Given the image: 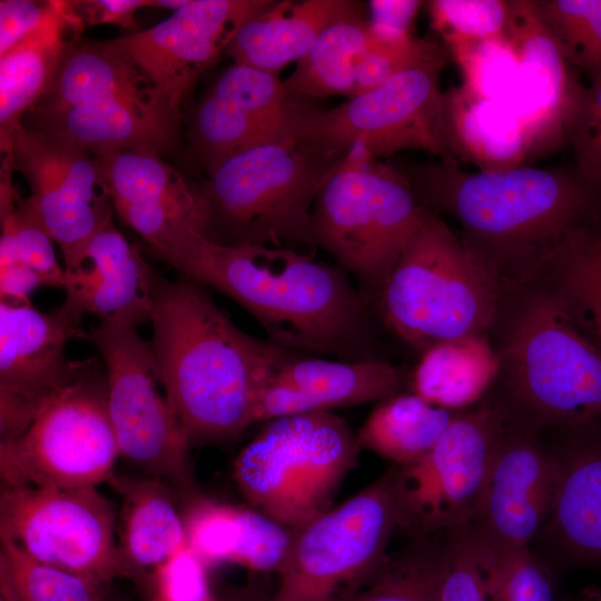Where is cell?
<instances>
[{
	"mask_svg": "<svg viewBox=\"0 0 601 601\" xmlns=\"http://www.w3.org/2000/svg\"><path fill=\"white\" fill-rule=\"evenodd\" d=\"M165 262L240 305L279 347L344 361L384 358L372 302L344 268L316 260L314 252L221 245L195 229Z\"/></svg>",
	"mask_w": 601,
	"mask_h": 601,
	"instance_id": "1",
	"label": "cell"
},
{
	"mask_svg": "<svg viewBox=\"0 0 601 601\" xmlns=\"http://www.w3.org/2000/svg\"><path fill=\"white\" fill-rule=\"evenodd\" d=\"M394 166L430 210L457 220L462 242L504 295L535 280L571 234L601 225V188L574 167L471 173L455 160Z\"/></svg>",
	"mask_w": 601,
	"mask_h": 601,
	"instance_id": "2",
	"label": "cell"
},
{
	"mask_svg": "<svg viewBox=\"0 0 601 601\" xmlns=\"http://www.w3.org/2000/svg\"><path fill=\"white\" fill-rule=\"evenodd\" d=\"M150 322L160 382L190 446L240 435L259 391L297 355L239 329L205 286L155 272Z\"/></svg>",
	"mask_w": 601,
	"mask_h": 601,
	"instance_id": "3",
	"label": "cell"
},
{
	"mask_svg": "<svg viewBox=\"0 0 601 601\" xmlns=\"http://www.w3.org/2000/svg\"><path fill=\"white\" fill-rule=\"evenodd\" d=\"M509 417L541 432L601 431V349L535 279L508 293L490 335Z\"/></svg>",
	"mask_w": 601,
	"mask_h": 601,
	"instance_id": "4",
	"label": "cell"
},
{
	"mask_svg": "<svg viewBox=\"0 0 601 601\" xmlns=\"http://www.w3.org/2000/svg\"><path fill=\"white\" fill-rule=\"evenodd\" d=\"M504 294L444 220L430 211L373 306L378 321L412 348L490 336Z\"/></svg>",
	"mask_w": 601,
	"mask_h": 601,
	"instance_id": "5",
	"label": "cell"
},
{
	"mask_svg": "<svg viewBox=\"0 0 601 601\" xmlns=\"http://www.w3.org/2000/svg\"><path fill=\"white\" fill-rule=\"evenodd\" d=\"M430 209L394 166L355 145L329 171L311 213V247L327 252L374 304Z\"/></svg>",
	"mask_w": 601,
	"mask_h": 601,
	"instance_id": "6",
	"label": "cell"
},
{
	"mask_svg": "<svg viewBox=\"0 0 601 601\" xmlns=\"http://www.w3.org/2000/svg\"><path fill=\"white\" fill-rule=\"evenodd\" d=\"M336 162L322 160L294 140L264 144L225 159L200 188L205 235L221 245L314 252L311 213Z\"/></svg>",
	"mask_w": 601,
	"mask_h": 601,
	"instance_id": "7",
	"label": "cell"
},
{
	"mask_svg": "<svg viewBox=\"0 0 601 601\" xmlns=\"http://www.w3.org/2000/svg\"><path fill=\"white\" fill-rule=\"evenodd\" d=\"M449 58L447 50L435 43L376 88L335 108L323 111L303 105L292 126L294 141L328 162L338 161L357 144L375 158L424 150L456 161L440 87Z\"/></svg>",
	"mask_w": 601,
	"mask_h": 601,
	"instance_id": "8",
	"label": "cell"
},
{
	"mask_svg": "<svg viewBox=\"0 0 601 601\" xmlns=\"http://www.w3.org/2000/svg\"><path fill=\"white\" fill-rule=\"evenodd\" d=\"M361 450L332 412L279 417L240 451L234 479L255 510L297 530L332 508Z\"/></svg>",
	"mask_w": 601,
	"mask_h": 601,
	"instance_id": "9",
	"label": "cell"
},
{
	"mask_svg": "<svg viewBox=\"0 0 601 601\" xmlns=\"http://www.w3.org/2000/svg\"><path fill=\"white\" fill-rule=\"evenodd\" d=\"M118 456L106 371L87 358L24 432L0 442L1 486L97 487L112 479Z\"/></svg>",
	"mask_w": 601,
	"mask_h": 601,
	"instance_id": "10",
	"label": "cell"
},
{
	"mask_svg": "<svg viewBox=\"0 0 601 601\" xmlns=\"http://www.w3.org/2000/svg\"><path fill=\"white\" fill-rule=\"evenodd\" d=\"M396 466L357 494L295 530L277 572L278 584L263 601L349 599L386 562L400 530Z\"/></svg>",
	"mask_w": 601,
	"mask_h": 601,
	"instance_id": "11",
	"label": "cell"
},
{
	"mask_svg": "<svg viewBox=\"0 0 601 601\" xmlns=\"http://www.w3.org/2000/svg\"><path fill=\"white\" fill-rule=\"evenodd\" d=\"M139 319L117 315L87 331L104 364L107 404L119 455L170 484L189 502L197 497L190 445L162 388L150 343Z\"/></svg>",
	"mask_w": 601,
	"mask_h": 601,
	"instance_id": "12",
	"label": "cell"
},
{
	"mask_svg": "<svg viewBox=\"0 0 601 601\" xmlns=\"http://www.w3.org/2000/svg\"><path fill=\"white\" fill-rule=\"evenodd\" d=\"M508 418L499 400L457 412L426 454L395 465L400 530L412 538H431L466 526Z\"/></svg>",
	"mask_w": 601,
	"mask_h": 601,
	"instance_id": "13",
	"label": "cell"
},
{
	"mask_svg": "<svg viewBox=\"0 0 601 601\" xmlns=\"http://www.w3.org/2000/svg\"><path fill=\"white\" fill-rule=\"evenodd\" d=\"M115 533L97 487L1 486L0 540L38 562L104 584L129 578Z\"/></svg>",
	"mask_w": 601,
	"mask_h": 601,
	"instance_id": "14",
	"label": "cell"
},
{
	"mask_svg": "<svg viewBox=\"0 0 601 601\" xmlns=\"http://www.w3.org/2000/svg\"><path fill=\"white\" fill-rule=\"evenodd\" d=\"M1 154L26 178L30 197L60 248L63 269L73 267L91 238L112 223L114 205L96 158L82 148L23 125L1 140Z\"/></svg>",
	"mask_w": 601,
	"mask_h": 601,
	"instance_id": "15",
	"label": "cell"
},
{
	"mask_svg": "<svg viewBox=\"0 0 601 601\" xmlns=\"http://www.w3.org/2000/svg\"><path fill=\"white\" fill-rule=\"evenodd\" d=\"M539 433L508 418L475 511L456 531L491 556L529 548L551 514L561 462Z\"/></svg>",
	"mask_w": 601,
	"mask_h": 601,
	"instance_id": "16",
	"label": "cell"
},
{
	"mask_svg": "<svg viewBox=\"0 0 601 601\" xmlns=\"http://www.w3.org/2000/svg\"><path fill=\"white\" fill-rule=\"evenodd\" d=\"M86 335L81 321L61 307L48 314L30 302L1 300L0 442L24 432L77 377L83 361H70L66 348Z\"/></svg>",
	"mask_w": 601,
	"mask_h": 601,
	"instance_id": "17",
	"label": "cell"
},
{
	"mask_svg": "<svg viewBox=\"0 0 601 601\" xmlns=\"http://www.w3.org/2000/svg\"><path fill=\"white\" fill-rule=\"evenodd\" d=\"M270 0H189L155 26L114 39L149 77L170 108L181 102L200 73L248 20Z\"/></svg>",
	"mask_w": 601,
	"mask_h": 601,
	"instance_id": "18",
	"label": "cell"
},
{
	"mask_svg": "<svg viewBox=\"0 0 601 601\" xmlns=\"http://www.w3.org/2000/svg\"><path fill=\"white\" fill-rule=\"evenodd\" d=\"M299 99L275 72L239 63L226 69L199 102L193 122L194 146L209 173L249 148L294 140Z\"/></svg>",
	"mask_w": 601,
	"mask_h": 601,
	"instance_id": "19",
	"label": "cell"
},
{
	"mask_svg": "<svg viewBox=\"0 0 601 601\" xmlns=\"http://www.w3.org/2000/svg\"><path fill=\"white\" fill-rule=\"evenodd\" d=\"M402 383L401 371L385 358L344 361L297 354L259 391L254 423L383 401L400 393Z\"/></svg>",
	"mask_w": 601,
	"mask_h": 601,
	"instance_id": "20",
	"label": "cell"
},
{
	"mask_svg": "<svg viewBox=\"0 0 601 601\" xmlns=\"http://www.w3.org/2000/svg\"><path fill=\"white\" fill-rule=\"evenodd\" d=\"M63 272L66 297L60 307L75 318L131 315L141 323L150 321L154 272L112 223L99 230L78 263Z\"/></svg>",
	"mask_w": 601,
	"mask_h": 601,
	"instance_id": "21",
	"label": "cell"
},
{
	"mask_svg": "<svg viewBox=\"0 0 601 601\" xmlns=\"http://www.w3.org/2000/svg\"><path fill=\"white\" fill-rule=\"evenodd\" d=\"M179 116L162 98L109 95L39 116L35 129L92 155L115 149L158 154L173 146Z\"/></svg>",
	"mask_w": 601,
	"mask_h": 601,
	"instance_id": "22",
	"label": "cell"
},
{
	"mask_svg": "<svg viewBox=\"0 0 601 601\" xmlns=\"http://www.w3.org/2000/svg\"><path fill=\"white\" fill-rule=\"evenodd\" d=\"M506 37L518 55L520 76L504 104L526 122L542 147L564 138L563 116L573 76L538 1L511 0Z\"/></svg>",
	"mask_w": 601,
	"mask_h": 601,
	"instance_id": "23",
	"label": "cell"
},
{
	"mask_svg": "<svg viewBox=\"0 0 601 601\" xmlns=\"http://www.w3.org/2000/svg\"><path fill=\"white\" fill-rule=\"evenodd\" d=\"M562 433L560 480L541 533L570 560L601 569V431Z\"/></svg>",
	"mask_w": 601,
	"mask_h": 601,
	"instance_id": "24",
	"label": "cell"
},
{
	"mask_svg": "<svg viewBox=\"0 0 601 601\" xmlns=\"http://www.w3.org/2000/svg\"><path fill=\"white\" fill-rule=\"evenodd\" d=\"M451 151L481 171L524 165L541 145L526 122L506 104L484 98L463 85L444 93Z\"/></svg>",
	"mask_w": 601,
	"mask_h": 601,
	"instance_id": "25",
	"label": "cell"
},
{
	"mask_svg": "<svg viewBox=\"0 0 601 601\" xmlns=\"http://www.w3.org/2000/svg\"><path fill=\"white\" fill-rule=\"evenodd\" d=\"M85 29L69 1L51 0L42 22L0 56V141L49 89L68 49Z\"/></svg>",
	"mask_w": 601,
	"mask_h": 601,
	"instance_id": "26",
	"label": "cell"
},
{
	"mask_svg": "<svg viewBox=\"0 0 601 601\" xmlns=\"http://www.w3.org/2000/svg\"><path fill=\"white\" fill-rule=\"evenodd\" d=\"M362 10L352 0L274 1L239 28L225 53L234 63L277 73L299 61L328 26Z\"/></svg>",
	"mask_w": 601,
	"mask_h": 601,
	"instance_id": "27",
	"label": "cell"
},
{
	"mask_svg": "<svg viewBox=\"0 0 601 601\" xmlns=\"http://www.w3.org/2000/svg\"><path fill=\"white\" fill-rule=\"evenodd\" d=\"M121 496L118 544L129 578L156 569L187 544L184 516L175 489L155 476L115 475L108 482Z\"/></svg>",
	"mask_w": 601,
	"mask_h": 601,
	"instance_id": "28",
	"label": "cell"
},
{
	"mask_svg": "<svg viewBox=\"0 0 601 601\" xmlns=\"http://www.w3.org/2000/svg\"><path fill=\"white\" fill-rule=\"evenodd\" d=\"M499 354L487 335L436 344L421 354L413 393L439 407L457 412L479 402L496 383Z\"/></svg>",
	"mask_w": 601,
	"mask_h": 601,
	"instance_id": "29",
	"label": "cell"
},
{
	"mask_svg": "<svg viewBox=\"0 0 601 601\" xmlns=\"http://www.w3.org/2000/svg\"><path fill=\"white\" fill-rule=\"evenodd\" d=\"M95 158L115 210L124 207L176 209L195 216L204 230L200 188L189 184L157 152L115 149L95 155Z\"/></svg>",
	"mask_w": 601,
	"mask_h": 601,
	"instance_id": "30",
	"label": "cell"
},
{
	"mask_svg": "<svg viewBox=\"0 0 601 601\" xmlns=\"http://www.w3.org/2000/svg\"><path fill=\"white\" fill-rule=\"evenodd\" d=\"M457 412L428 403L421 396L395 394L372 411L356 433L361 449L408 464L426 454L441 439Z\"/></svg>",
	"mask_w": 601,
	"mask_h": 601,
	"instance_id": "31",
	"label": "cell"
},
{
	"mask_svg": "<svg viewBox=\"0 0 601 601\" xmlns=\"http://www.w3.org/2000/svg\"><path fill=\"white\" fill-rule=\"evenodd\" d=\"M374 38L364 10L328 26L283 81L295 97L352 95L358 62Z\"/></svg>",
	"mask_w": 601,
	"mask_h": 601,
	"instance_id": "32",
	"label": "cell"
},
{
	"mask_svg": "<svg viewBox=\"0 0 601 601\" xmlns=\"http://www.w3.org/2000/svg\"><path fill=\"white\" fill-rule=\"evenodd\" d=\"M536 279L560 296L601 349V225L571 234L554 250Z\"/></svg>",
	"mask_w": 601,
	"mask_h": 601,
	"instance_id": "33",
	"label": "cell"
},
{
	"mask_svg": "<svg viewBox=\"0 0 601 601\" xmlns=\"http://www.w3.org/2000/svg\"><path fill=\"white\" fill-rule=\"evenodd\" d=\"M12 164L2 158L0 184V269L23 267L41 286L61 287L63 268L58 264L53 239L29 196L21 198L12 184Z\"/></svg>",
	"mask_w": 601,
	"mask_h": 601,
	"instance_id": "34",
	"label": "cell"
},
{
	"mask_svg": "<svg viewBox=\"0 0 601 601\" xmlns=\"http://www.w3.org/2000/svg\"><path fill=\"white\" fill-rule=\"evenodd\" d=\"M105 585L38 562L0 540V601H100Z\"/></svg>",
	"mask_w": 601,
	"mask_h": 601,
	"instance_id": "35",
	"label": "cell"
},
{
	"mask_svg": "<svg viewBox=\"0 0 601 601\" xmlns=\"http://www.w3.org/2000/svg\"><path fill=\"white\" fill-rule=\"evenodd\" d=\"M442 562L443 544L432 538H412L349 601H439Z\"/></svg>",
	"mask_w": 601,
	"mask_h": 601,
	"instance_id": "36",
	"label": "cell"
},
{
	"mask_svg": "<svg viewBox=\"0 0 601 601\" xmlns=\"http://www.w3.org/2000/svg\"><path fill=\"white\" fill-rule=\"evenodd\" d=\"M540 13L565 62L601 81V0H540Z\"/></svg>",
	"mask_w": 601,
	"mask_h": 601,
	"instance_id": "37",
	"label": "cell"
},
{
	"mask_svg": "<svg viewBox=\"0 0 601 601\" xmlns=\"http://www.w3.org/2000/svg\"><path fill=\"white\" fill-rule=\"evenodd\" d=\"M443 41L461 70L464 87L484 98L502 102L509 99L520 76V63L508 37H451Z\"/></svg>",
	"mask_w": 601,
	"mask_h": 601,
	"instance_id": "38",
	"label": "cell"
},
{
	"mask_svg": "<svg viewBox=\"0 0 601 601\" xmlns=\"http://www.w3.org/2000/svg\"><path fill=\"white\" fill-rule=\"evenodd\" d=\"M563 137L573 150L574 168L601 188V81L583 86L573 77L563 116Z\"/></svg>",
	"mask_w": 601,
	"mask_h": 601,
	"instance_id": "39",
	"label": "cell"
},
{
	"mask_svg": "<svg viewBox=\"0 0 601 601\" xmlns=\"http://www.w3.org/2000/svg\"><path fill=\"white\" fill-rule=\"evenodd\" d=\"M433 29L442 39L506 37L511 0H432L425 2Z\"/></svg>",
	"mask_w": 601,
	"mask_h": 601,
	"instance_id": "40",
	"label": "cell"
},
{
	"mask_svg": "<svg viewBox=\"0 0 601 601\" xmlns=\"http://www.w3.org/2000/svg\"><path fill=\"white\" fill-rule=\"evenodd\" d=\"M479 551L493 601H554L550 574L529 548L501 556Z\"/></svg>",
	"mask_w": 601,
	"mask_h": 601,
	"instance_id": "41",
	"label": "cell"
},
{
	"mask_svg": "<svg viewBox=\"0 0 601 601\" xmlns=\"http://www.w3.org/2000/svg\"><path fill=\"white\" fill-rule=\"evenodd\" d=\"M439 601H493L482 554L459 532L447 534L443 544Z\"/></svg>",
	"mask_w": 601,
	"mask_h": 601,
	"instance_id": "42",
	"label": "cell"
},
{
	"mask_svg": "<svg viewBox=\"0 0 601 601\" xmlns=\"http://www.w3.org/2000/svg\"><path fill=\"white\" fill-rule=\"evenodd\" d=\"M373 29L374 38L358 62L351 97L376 88L436 43L412 35L390 36Z\"/></svg>",
	"mask_w": 601,
	"mask_h": 601,
	"instance_id": "43",
	"label": "cell"
},
{
	"mask_svg": "<svg viewBox=\"0 0 601 601\" xmlns=\"http://www.w3.org/2000/svg\"><path fill=\"white\" fill-rule=\"evenodd\" d=\"M207 565L186 544L155 569L156 601H204L210 595Z\"/></svg>",
	"mask_w": 601,
	"mask_h": 601,
	"instance_id": "44",
	"label": "cell"
},
{
	"mask_svg": "<svg viewBox=\"0 0 601 601\" xmlns=\"http://www.w3.org/2000/svg\"><path fill=\"white\" fill-rule=\"evenodd\" d=\"M50 1H0V56L28 37L42 22Z\"/></svg>",
	"mask_w": 601,
	"mask_h": 601,
	"instance_id": "45",
	"label": "cell"
},
{
	"mask_svg": "<svg viewBox=\"0 0 601 601\" xmlns=\"http://www.w3.org/2000/svg\"><path fill=\"white\" fill-rule=\"evenodd\" d=\"M69 4L83 26L117 24L131 29L134 16L141 8H157V0H82Z\"/></svg>",
	"mask_w": 601,
	"mask_h": 601,
	"instance_id": "46",
	"label": "cell"
},
{
	"mask_svg": "<svg viewBox=\"0 0 601 601\" xmlns=\"http://www.w3.org/2000/svg\"><path fill=\"white\" fill-rule=\"evenodd\" d=\"M423 1H371L373 27L386 35H411L410 27Z\"/></svg>",
	"mask_w": 601,
	"mask_h": 601,
	"instance_id": "47",
	"label": "cell"
},
{
	"mask_svg": "<svg viewBox=\"0 0 601 601\" xmlns=\"http://www.w3.org/2000/svg\"><path fill=\"white\" fill-rule=\"evenodd\" d=\"M263 600L264 599H260L246 590H237L235 592H228L224 594L210 593V595L204 601H263Z\"/></svg>",
	"mask_w": 601,
	"mask_h": 601,
	"instance_id": "48",
	"label": "cell"
},
{
	"mask_svg": "<svg viewBox=\"0 0 601 601\" xmlns=\"http://www.w3.org/2000/svg\"><path fill=\"white\" fill-rule=\"evenodd\" d=\"M100 601H108V600H107L106 598H104V599H102V600H100Z\"/></svg>",
	"mask_w": 601,
	"mask_h": 601,
	"instance_id": "49",
	"label": "cell"
},
{
	"mask_svg": "<svg viewBox=\"0 0 601 601\" xmlns=\"http://www.w3.org/2000/svg\"><path fill=\"white\" fill-rule=\"evenodd\" d=\"M592 601H598L595 598Z\"/></svg>",
	"mask_w": 601,
	"mask_h": 601,
	"instance_id": "50",
	"label": "cell"
}]
</instances>
